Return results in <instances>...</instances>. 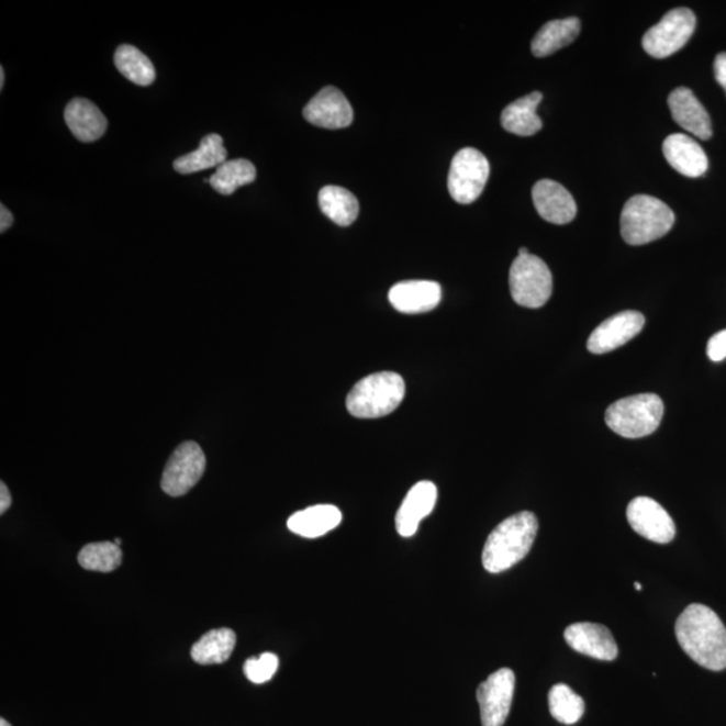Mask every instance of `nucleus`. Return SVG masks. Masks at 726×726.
Returning <instances> with one entry per match:
<instances>
[{"label": "nucleus", "mask_w": 726, "mask_h": 726, "mask_svg": "<svg viewBox=\"0 0 726 726\" xmlns=\"http://www.w3.org/2000/svg\"><path fill=\"white\" fill-rule=\"evenodd\" d=\"M697 25V20L692 10L680 8L669 11L658 25L652 26L645 34V51L654 58H666L673 56L685 46Z\"/></svg>", "instance_id": "obj_8"}, {"label": "nucleus", "mask_w": 726, "mask_h": 726, "mask_svg": "<svg viewBox=\"0 0 726 726\" xmlns=\"http://www.w3.org/2000/svg\"><path fill=\"white\" fill-rule=\"evenodd\" d=\"M278 669L279 658L272 652H264L259 658H249L244 664L245 675L257 685L271 681Z\"/></svg>", "instance_id": "obj_31"}, {"label": "nucleus", "mask_w": 726, "mask_h": 726, "mask_svg": "<svg viewBox=\"0 0 726 726\" xmlns=\"http://www.w3.org/2000/svg\"><path fill=\"white\" fill-rule=\"evenodd\" d=\"M515 690L513 670L501 669L480 683L477 699L483 726H503L512 710Z\"/></svg>", "instance_id": "obj_10"}, {"label": "nucleus", "mask_w": 726, "mask_h": 726, "mask_svg": "<svg viewBox=\"0 0 726 726\" xmlns=\"http://www.w3.org/2000/svg\"><path fill=\"white\" fill-rule=\"evenodd\" d=\"M304 119L316 127L339 130L349 127L354 112L349 100L335 87L323 88L303 110Z\"/></svg>", "instance_id": "obj_13"}, {"label": "nucleus", "mask_w": 726, "mask_h": 726, "mask_svg": "<svg viewBox=\"0 0 726 726\" xmlns=\"http://www.w3.org/2000/svg\"><path fill=\"white\" fill-rule=\"evenodd\" d=\"M206 468V456L194 442H185L170 456L161 477V490L170 496L188 494L200 482Z\"/></svg>", "instance_id": "obj_9"}, {"label": "nucleus", "mask_w": 726, "mask_h": 726, "mask_svg": "<svg viewBox=\"0 0 726 726\" xmlns=\"http://www.w3.org/2000/svg\"><path fill=\"white\" fill-rule=\"evenodd\" d=\"M714 76L726 93V53H719L714 59Z\"/></svg>", "instance_id": "obj_33"}, {"label": "nucleus", "mask_w": 726, "mask_h": 726, "mask_svg": "<svg viewBox=\"0 0 726 726\" xmlns=\"http://www.w3.org/2000/svg\"><path fill=\"white\" fill-rule=\"evenodd\" d=\"M13 498H11L8 485L3 482L0 484V514H4L11 506Z\"/></svg>", "instance_id": "obj_35"}, {"label": "nucleus", "mask_w": 726, "mask_h": 726, "mask_svg": "<svg viewBox=\"0 0 726 726\" xmlns=\"http://www.w3.org/2000/svg\"><path fill=\"white\" fill-rule=\"evenodd\" d=\"M0 726H11L9 722H5L4 718L0 719Z\"/></svg>", "instance_id": "obj_38"}, {"label": "nucleus", "mask_w": 726, "mask_h": 726, "mask_svg": "<svg viewBox=\"0 0 726 726\" xmlns=\"http://www.w3.org/2000/svg\"><path fill=\"white\" fill-rule=\"evenodd\" d=\"M489 177L490 164L482 153L471 147L460 149L449 169V194L461 205L476 202L483 193Z\"/></svg>", "instance_id": "obj_7"}, {"label": "nucleus", "mask_w": 726, "mask_h": 726, "mask_svg": "<svg viewBox=\"0 0 726 726\" xmlns=\"http://www.w3.org/2000/svg\"><path fill=\"white\" fill-rule=\"evenodd\" d=\"M342 522V513L333 505H316L292 514L288 529L304 538H317L332 532Z\"/></svg>", "instance_id": "obj_21"}, {"label": "nucleus", "mask_w": 726, "mask_h": 726, "mask_svg": "<svg viewBox=\"0 0 726 726\" xmlns=\"http://www.w3.org/2000/svg\"><path fill=\"white\" fill-rule=\"evenodd\" d=\"M510 292L514 302L527 309L543 308L554 292V278L537 256H518L510 268Z\"/></svg>", "instance_id": "obj_6"}, {"label": "nucleus", "mask_w": 726, "mask_h": 726, "mask_svg": "<svg viewBox=\"0 0 726 726\" xmlns=\"http://www.w3.org/2000/svg\"><path fill=\"white\" fill-rule=\"evenodd\" d=\"M13 222L14 215L11 214L10 210L2 203V205H0V233L8 231L9 227L13 225Z\"/></svg>", "instance_id": "obj_34"}, {"label": "nucleus", "mask_w": 726, "mask_h": 726, "mask_svg": "<svg viewBox=\"0 0 726 726\" xmlns=\"http://www.w3.org/2000/svg\"><path fill=\"white\" fill-rule=\"evenodd\" d=\"M65 122L71 134L82 143H92L103 137L108 120L98 105L87 99L77 98L65 108Z\"/></svg>", "instance_id": "obj_20"}, {"label": "nucleus", "mask_w": 726, "mask_h": 726, "mask_svg": "<svg viewBox=\"0 0 726 726\" xmlns=\"http://www.w3.org/2000/svg\"><path fill=\"white\" fill-rule=\"evenodd\" d=\"M526 255H530V254H529V250H527V248H521V249H520V255H518V256H526Z\"/></svg>", "instance_id": "obj_37"}, {"label": "nucleus", "mask_w": 726, "mask_h": 726, "mask_svg": "<svg viewBox=\"0 0 726 726\" xmlns=\"http://www.w3.org/2000/svg\"><path fill=\"white\" fill-rule=\"evenodd\" d=\"M707 357L713 362H722L726 358V328L713 335L707 342Z\"/></svg>", "instance_id": "obj_32"}, {"label": "nucleus", "mask_w": 726, "mask_h": 726, "mask_svg": "<svg viewBox=\"0 0 726 726\" xmlns=\"http://www.w3.org/2000/svg\"><path fill=\"white\" fill-rule=\"evenodd\" d=\"M543 101L541 92H533L515 100L502 112V127L510 134L533 136L543 129V120L537 115V108Z\"/></svg>", "instance_id": "obj_22"}, {"label": "nucleus", "mask_w": 726, "mask_h": 726, "mask_svg": "<svg viewBox=\"0 0 726 726\" xmlns=\"http://www.w3.org/2000/svg\"><path fill=\"white\" fill-rule=\"evenodd\" d=\"M405 382L393 371H380L359 381L347 395L346 406L357 418H378L398 410L405 398Z\"/></svg>", "instance_id": "obj_3"}, {"label": "nucleus", "mask_w": 726, "mask_h": 726, "mask_svg": "<svg viewBox=\"0 0 726 726\" xmlns=\"http://www.w3.org/2000/svg\"><path fill=\"white\" fill-rule=\"evenodd\" d=\"M236 634L230 628L212 629L191 649V658L200 664H221L231 658L236 646Z\"/></svg>", "instance_id": "obj_25"}, {"label": "nucleus", "mask_w": 726, "mask_h": 726, "mask_svg": "<svg viewBox=\"0 0 726 726\" xmlns=\"http://www.w3.org/2000/svg\"><path fill=\"white\" fill-rule=\"evenodd\" d=\"M320 206L323 214L339 226H349L357 220L359 203L351 191L339 186H325L320 191Z\"/></svg>", "instance_id": "obj_26"}, {"label": "nucleus", "mask_w": 726, "mask_h": 726, "mask_svg": "<svg viewBox=\"0 0 726 726\" xmlns=\"http://www.w3.org/2000/svg\"><path fill=\"white\" fill-rule=\"evenodd\" d=\"M678 641L702 668L726 669V628L716 612L702 604H692L675 623Z\"/></svg>", "instance_id": "obj_1"}, {"label": "nucleus", "mask_w": 726, "mask_h": 726, "mask_svg": "<svg viewBox=\"0 0 726 726\" xmlns=\"http://www.w3.org/2000/svg\"><path fill=\"white\" fill-rule=\"evenodd\" d=\"M669 107L671 115L683 130L701 141L711 139L713 132L710 113L690 89H674L669 96Z\"/></svg>", "instance_id": "obj_18"}, {"label": "nucleus", "mask_w": 726, "mask_h": 726, "mask_svg": "<svg viewBox=\"0 0 726 726\" xmlns=\"http://www.w3.org/2000/svg\"><path fill=\"white\" fill-rule=\"evenodd\" d=\"M645 316L638 311H623L608 317L596 327L588 339V350L605 354L619 349L638 335L645 327Z\"/></svg>", "instance_id": "obj_12"}, {"label": "nucleus", "mask_w": 726, "mask_h": 726, "mask_svg": "<svg viewBox=\"0 0 726 726\" xmlns=\"http://www.w3.org/2000/svg\"><path fill=\"white\" fill-rule=\"evenodd\" d=\"M532 194L538 214L550 224H569L578 214V205L572 194L562 185L550 179H543L534 185Z\"/></svg>", "instance_id": "obj_15"}, {"label": "nucleus", "mask_w": 726, "mask_h": 726, "mask_svg": "<svg viewBox=\"0 0 726 726\" xmlns=\"http://www.w3.org/2000/svg\"><path fill=\"white\" fill-rule=\"evenodd\" d=\"M663 154L675 171L689 178L704 176L710 166L704 149L685 134L670 135L663 142Z\"/></svg>", "instance_id": "obj_19"}, {"label": "nucleus", "mask_w": 726, "mask_h": 726, "mask_svg": "<svg viewBox=\"0 0 726 726\" xmlns=\"http://www.w3.org/2000/svg\"><path fill=\"white\" fill-rule=\"evenodd\" d=\"M629 526L639 536L657 544H669L675 537V524L657 501L647 496L635 498L627 507Z\"/></svg>", "instance_id": "obj_11"}, {"label": "nucleus", "mask_w": 726, "mask_h": 726, "mask_svg": "<svg viewBox=\"0 0 726 726\" xmlns=\"http://www.w3.org/2000/svg\"><path fill=\"white\" fill-rule=\"evenodd\" d=\"M674 222L673 210L664 202L651 196H635L623 208L622 237L628 245L638 247L666 236Z\"/></svg>", "instance_id": "obj_4"}, {"label": "nucleus", "mask_w": 726, "mask_h": 726, "mask_svg": "<svg viewBox=\"0 0 726 726\" xmlns=\"http://www.w3.org/2000/svg\"><path fill=\"white\" fill-rule=\"evenodd\" d=\"M440 300L442 287L436 281H401L389 291L390 304L402 314H424L436 309Z\"/></svg>", "instance_id": "obj_16"}, {"label": "nucleus", "mask_w": 726, "mask_h": 726, "mask_svg": "<svg viewBox=\"0 0 726 726\" xmlns=\"http://www.w3.org/2000/svg\"><path fill=\"white\" fill-rule=\"evenodd\" d=\"M256 181V167L247 159L226 160L210 177V185L222 196H231L242 186Z\"/></svg>", "instance_id": "obj_28"}, {"label": "nucleus", "mask_w": 726, "mask_h": 726, "mask_svg": "<svg viewBox=\"0 0 726 726\" xmlns=\"http://www.w3.org/2000/svg\"><path fill=\"white\" fill-rule=\"evenodd\" d=\"M567 644L574 651L599 661H614L617 646L607 627L596 623H574L566 629Z\"/></svg>", "instance_id": "obj_14"}, {"label": "nucleus", "mask_w": 726, "mask_h": 726, "mask_svg": "<svg viewBox=\"0 0 726 726\" xmlns=\"http://www.w3.org/2000/svg\"><path fill=\"white\" fill-rule=\"evenodd\" d=\"M663 412V401L659 395L636 394L611 404L605 412V423L626 439H640L658 429Z\"/></svg>", "instance_id": "obj_5"}, {"label": "nucleus", "mask_w": 726, "mask_h": 726, "mask_svg": "<svg viewBox=\"0 0 726 726\" xmlns=\"http://www.w3.org/2000/svg\"><path fill=\"white\" fill-rule=\"evenodd\" d=\"M538 521L530 512L512 515L491 532L485 541L482 562L485 571L501 573L529 554L537 537Z\"/></svg>", "instance_id": "obj_2"}, {"label": "nucleus", "mask_w": 726, "mask_h": 726, "mask_svg": "<svg viewBox=\"0 0 726 726\" xmlns=\"http://www.w3.org/2000/svg\"><path fill=\"white\" fill-rule=\"evenodd\" d=\"M115 544H116L118 546H120V544H122V539L116 538V539H115Z\"/></svg>", "instance_id": "obj_40"}, {"label": "nucleus", "mask_w": 726, "mask_h": 726, "mask_svg": "<svg viewBox=\"0 0 726 726\" xmlns=\"http://www.w3.org/2000/svg\"><path fill=\"white\" fill-rule=\"evenodd\" d=\"M580 30V21L574 16L546 23L532 42L534 56L539 58L550 56L562 47L571 45L578 38Z\"/></svg>", "instance_id": "obj_24"}, {"label": "nucleus", "mask_w": 726, "mask_h": 726, "mask_svg": "<svg viewBox=\"0 0 726 726\" xmlns=\"http://www.w3.org/2000/svg\"><path fill=\"white\" fill-rule=\"evenodd\" d=\"M4 88V69L0 66V89Z\"/></svg>", "instance_id": "obj_36"}, {"label": "nucleus", "mask_w": 726, "mask_h": 726, "mask_svg": "<svg viewBox=\"0 0 726 726\" xmlns=\"http://www.w3.org/2000/svg\"><path fill=\"white\" fill-rule=\"evenodd\" d=\"M122 561V549L115 543L88 544L78 554V563L92 572H113Z\"/></svg>", "instance_id": "obj_29"}, {"label": "nucleus", "mask_w": 726, "mask_h": 726, "mask_svg": "<svg viewBox=\"0 0 726 726\" xmlns=\"http://www.w3.org/2000/svg\"><path fill=\"white\" fill-rule=\"evenodd\" d=\"M224 141L217 134H209L200 143L196 152L179 156L174 161V169L183 176L198 171L214 169L226 161Z\"/></svg>", "instance_id": "obj_23"}, {"label": "nucleus", "mask_w": 726, "mask_h": 726, "mask_svg": "<svg viewBox=\"0 0 726 726\" xmlns=\"http://www.w3.org/2000/svg\"><path fill=\"white\" fill-rule=\"evenodd\" d=\"M437 501V488L429 480H423L413 485L410 493L402 501L395 527L402 537H412L418 530L420 522L434 512Z\"/></svg>", "instance_id": "obj_17"}, {"label": "nucleus", "mask_w": 726, "mask_h": 726, "mask_svg": "<svg viewBox=\"0 0 726 726\" xmlns=\"http://www.w3.org/2000/svg\"><path fill=\"white\" fill-rule=\"evenodd\" d=\"M549 710L558 723L573 725L580 722L585 711V704L580 695L563 683H558L549 692Z\"/></svg>", "instance_id": "obj_30"}, {"label": "nucleus", "mask_w": 726, "mask_h": 726, "mask_svg": "<svg viewBox=\"0 0 726 726\" xmlns=\"http://www.w3.org/2000/svg\"><path fill=\"white\" fill-rule=\"evenodd\" d=\"M115 65L120 74L136 86L148 87L155 81L156 70L152 59L135 46H119L115 53Z\"/></svg>", "instance_id": "obj_27"}, {"label": "nucleus", "mask_w": 726, "mask_h": 726, "mask_svg": "<svg viewBox=\"0 0 726 726\" xmlns=\"http://www.w3.org/2000/svg\"><path fill=\"white\" fill-rule=\"evenodd\" d=\"M636 591H641V585L639 583H635Z\"/></svg>", "instance_id": "obj_39"}]
</instances>
